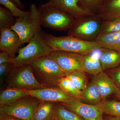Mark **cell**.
<instances>
[{
    "label": "cell",
    "mask_w": 120,
    "mask_h": 120,
    "mask_svg": "<svg viewBox=\"0 0 120 120\" xmlns=\"http://www.w3.org/2000/svg\"><path fill=\"white\" fill-rule=\"evenodd\" d=\"M55 104L54 118L57 120H85L71 110L65 108L60 103Z\"/></svg>",
    "instance_id": "cell-23"
},
{
    "label": "cell",
    "mask_w": 120,
    "mask_h": 120,
    "mask_svg": "<svg viewBox=\"0 0 120 120\" xmlns=\"http://www.w3.org/2000/svg\"><path fill=\"white\" fill-rule=\"evenodd\" d=\"M56 0H50L49 1H53Z\"/></svg>",
    "instance_id": "cell-37"
},
{
    "label": "cell",
    "mask_w": 120,
    "mask_h": 120,
    "mask_svg": "<svg viewBox=\"0 0 120 120\" xmlns=\"http://www.w3.org/2000/svg\"><path fill=\"white\" fill-rule=\"evenodd\" d=\"M103 114L120 117V102L114 100L102 101L99 104Z\"/></svg>",
    "instance_id": "cell-24"
},
{
    "label": "cell",
    "mask_w": 120,
    "mask_h": 120,
    "mask_svg": "<svg viewBox=\"0 0 120 120\" xmlns=\"http://www.w3.org/2000/svg\"><path fill=\"white\" fill-rule=\"evenodd\" d=\"M57 120V119H56V118H54L53 120Z\"/></svg>",
    "instance_id": "cell-38"
},
{
    "label": "cell",
    "mask_w": 120,
    "mask_h": 120,
    "mask_svg": "<svg viewBox=\"0 0 120 120\" xmlns=\"http://www.w3.org/2000/svg\"><path fill=\"white\" fill-rule=\"evenodd\" d=\"M52 51L43 40L41 33H37L28 45L19 49L18 55L12 58L11 62L15 67L30 64L41 57L49 55Z\"/></svg>",
    "instance_id": "cell-4"
},
{
    "label": "cell",
    "mask_w": 120,
    "mask_h": 120,
    "mask_svg": "<svg viewBox=\"0 0 120 120\" xmlns=\"http://www.w3.org/2000/svg\"><path fill=\"white\" fill-rule=\"evenodd\" d=\"M49 1L75 19L95 16L93 13L80 8L78 5L77 0H56Z\"/></svg>",
    "instance_id": "cell-14"
},
{
    "label": "cell",
    "mask_w": 120,
    "mask_h": 120,
    "mask_svg": "<svg viewBox=\"0 0 120 120\" xmlns=\"http://www.w3.org/2000/svg\"><path fill=\"white\" fill-rule=\"evenodd\" d=\"M30 64L39 82L45 87H58L59 80L66 76L57 62L49 54L38 58Z\"/></svg>",
    "instance_id": "cell-2"
},
{
    "label": "cell",
    "mask_w": 120,
    "mask_h": 120,
    "mask_svg": "<svg viewBox=\"0 0 120 120\" xmlns=\"http://www.w3.org/2000/svg\"><path fill=\"white\" fill-rule=\"evenodd\" d=\"M120 90V67L105 71Z\"/></svg>",
    "instance_id": "cell-31"
},
{
    "label": "cell",
    "mask_w": 120,
    "mask_h": 120,
    "mask_svg": "<svg viewBox=\"0 0 120 120\" xmlns=\"http://www.w3.org/2000/svg\"><path fill=\"white\" fill-rule=\"evenodd\" d=\"M29 11V17L16 19L15 23L11 28L19 36L22 45L28 43L35 34L41 32L38 8L35 4H31Z\"/></svg>",
    "instance_id": "cell-5"
},
{
    "label": "cell",
    "mask_w": 120,
    "mask_h": 120,
    "mask_svg": "<svg viewBox=\"0 0 120 120\" xmlns=\"http://www.w3.org/2000/svg\"><path fill=\"white\" fill-rule=\"evenodd\" d=\"M12 62H6L0 65V79L2 82L4 79L8 75L14 67Z\"/></svg>",
    "instance_id": "cell-30"
},
{
    "label": "cell",
    "mask_w": 120,
    "mask_h": 120,
    "mask_svg": "<svg viewBox=\"0 0 120 120\" xmlns=\"http://www.w3.org/2000/svg\"><path fill=\"white\" fill-rule=\"evenodd\" d=\"M16 22V18L8 9L0 7V29H11Z\"/></svg>",
    "instance_id": "cell-26"
},
{
    "label": "cell",
    "mask_w": 120,
    "mask_h": 120,
    "mask_svg": "<svg viewBox=\"0 0 120 120\" xmlns=\"http://www.w3.org/2000/svg\"><path fill=\"white\" fill-rule=\"evenodd\" d=\"M95 41L102 48L120 52V31L106 34H99Z\"/></svg>",
    "instance_id": "cell-17"
},
{
    "label": "cell",
    "mask_w": 120,
    "mask_h": 120,
    "mask_svg": "<svg viewBox=\"0 0 120 120\" xmlns=\"http://www.w3.org/2000/svg\"><path fill=\"white\" fill-rule=\"evenodd\" d=\"M42 38L53 50H60L84 54L101 49V46L95 41L83 40L68 35L57 37L41 32Z\"/></svg>",
    "instance_id": "cell-1"
},
{
    "label": "cell",
    "mask_w": 120,
    "mask_h": 120,
    "mask_svg": "<svg viewBox=\"0 0 120 120\" xmlns=\"http://www.w3.org/2000/svg\"><path fill=\"white\" fill-rule=\"evenodd\" d=\"M85 120H104L103 114L99 105H92L82 102L76 99L69 102L60 103Z\"/></svg>",
    "instance_id": "cell-10"
},
{
    "label": "cell",
    "mask_w": 120,
    "mask_h": 120,
    "mask_svg": "<svg viewBox=\"0 0 120 120\" xmlns=\"http://www.w3.org/2000/svg\"><path fill=\"white\" fill-rule=\"evenodd\" d=\"M30 64L14 66L7 78L9 87L26 90H33L45 87L39 82L35 76Z\"/></svg>",
    "instance_id": "cell-6"
},
{
    "label": "cell",
    "mask_w": 120,
    "mask_h": 120,
    "mask_svg": "<svg viewBox=\"0 0 120 120\" xmlns=\"http://www.w3.org/2000/svg\"><path fill=\"white\" fill-rule=\"evenodd\" d=\"M82 100L86 103L92 105H99L102 101L98 87L93 81L88 83L82 91Z\"/></svg>",
    "instance_id": "cell-19"
},
{
    "label": "cell",
    "mask_w": 120,
    "mask_h": 120,
    "mask_svg": "<svg viewBox=\"0 0 120 120\" xmlns=\"http://www.w3.org/2000/svg\"><path fill=\"white\" fill-rule=\"evenodd\" d=\"M102 22L103 20L95 16L75 19L68 31V34L83 40L97 38Z\"/></svg>",
    "instance_id": "cell-8"
},
{
    "label": "cell",
    "mask_w": 120,
    "mask_h": 120,
    "mask_svg": "<svg viewBox=\"0 0 120 120\" xmlns=\"http://www.w3.org/2000/svg\"><path fill=\"white\" fill-rule=\"evenodd\" d=\"M102 20L120 17V0H103L95 15Z\"/></svg>",
    "instance_id": "cell-15"
},
{
    "label": "cell",
    "mask_w": 120,
    "mask_h": 120,
    "mask_svg": "<svg viewBox=\"0 0 120 120\" xmlns=\"http://www.w3.org/2000/svg\"><path fill=\"white\" fill-rule=\"evenodd\" d=\"M56 103L41 101L37 107L32 120H53Z\"/></svg>",
    "instance_id": "cell-20"
},
{
    "label": "cell",
    "mask_w": 120,
    "mask_h": 120,
    "mask_svg": "<svg viewBox=\"0 0 120 120\" xmlns=\"http://www.w3.org/2000/svg\"><path fill=\"white\" fill-rule=\"evenodd\" d=\"M22 45L19 36L11 29H0V49L7 52L12 58L15 56L19 48Z\"/></svg>",
    "instance_id": "cell-12"
},
{
    "label": "cell",
    "mask_w": 120,
    "mask_h": 120,
    "mask_svg": "<svg viewBox=\"0 0 120 120\" xmlns=\"http://www.w3.org/2000/svg\"><path fill=\"white\" fill-rule=\"evenodd\" d=\"M104 120H120V117L109 116L104 118Z\"/></svg>",
    "instance_id": "cell-35"
},
{
    "label": "cell",
    "mask_w": 120,
    "mask_h": 120,
    "mask_svg": "<svg viewBox=\"0 0 120 120\" xmlns=\"http://www.w3.org/2000/svg\"><path fill=\"white\" fill-rule=\"evenodd\" d=\"M116 97H117V98H118L120 99V91L119 93H118V94L116 96Z\"/></svg>",
    "instance_id": "cell-36"
},
{
    "label": "cell",
    "mask_w": 120,
    "mask_h": 120,
    "mask_svg": "<svg viewBox=\"0 0 120 120\" xmlns=\"http://www.w3.org/2000/svg\"><path fill=\"white\" fill-rule=\"evenodd\" d=\"M41 26L56 30L68 31L75 22L71 15L52 2L41 4L38 8Z\"/></svg>",
    "instance_id": "cell-3"
},
{
    "label": "cell",
    "mask_w": 120,
    "mask_h": 120,
    "mask_svg": "<svg viewBox=\"0 0 120 120\" xmlns=\"http://www.w3.org/2000/svg\"></svg>",
    "instance_id": "cell-39"
},
{
    "label": "cell",
    "mask_w": 120,
    "mask_h": 120,
    "mask_svg": "<svg viewBox=\"0 0 120 120\" xmlns=\"http://www.w3.org/2000/svg\"><path fill=\"white\" fill-rule=\"evenodd\" d=\"M66 77L69 79L76 86L83 91L87 86V80L85 72L82 71H76L67 74Z\"/></svg>",
    "instance_id": "cell-25"
},
{
    "label": "cell",
    "mask_w": 120,
    "mask_h": 120,
    "mask_svg": "<svg viewBox=\"0 0 120 120\" xmlns=\"http://www.w3.org/2000/svg\"><path fill=\"white\" fill-rule=\"evenodd\" d=\"M92 81L98 87L102 101L113 95L116 96L120 92V89L105 71L94 75Z\"/></svg>",
    "instance_id": "cell-13"
},
{
    "label": "cell",
    "mask_w": 120,
    "mask_h": 120,
    "mask_svg": "<svg viewBox=\"0 0 120 120\" xmlns=\"http://www.w3.org/2000/svg\"><path fill=\"white\" fill-rule=\"evenodd\" d=\"M55 60L65 75L76 71H84L83 54L60 50H53L49 54Z\"/></svg>",
    "instance_id": "cell-9"
},
{
    "label": "cell",
    "mask_w": 120,
    "mask_h": 120,
    "mask_svg": "<svg viewBox=\"0 0 120 120\" xmlns=\"http://www.w3.org/2000/svg\"><path fill=\"white\" fill-rule=\"evenodd\" d=\"M80 8L95 15L103 0H77Z\"/></svg>",
    "instance_id": "cell-29"
},
{
    "label": "cell",
    "mask_w": 120,
    "mask_h": 120,
    "mask_svg": "<svg viewBox=\"0 0 120 120\" xmlns=\"http://www.w3.org/2000/svg\"><path fill=\"white\" fill-rule=\"evenodd\" d=\"M41 102L27 95L11 105H0V114L11 115L21 120H32Z\"/></svg>",
    "instance_id": "cell-7"
},
{
    "label": "cell",
    "mask_w": 120,
    "mask_h": 120,
    "mask_svg": "<svg viewBox=\"0 0 120 120\" xmlns=\"http://www.w3.org/2000/svg\"><path fill=\"white\" fill-rule=\"evenodd\" d=\"M17 5L19 8L24 9V5L20 1V0H12Z\"/></svg>",
    "instance_id": "cell-34"
},
{
    "label": "cell",
    "mask_w": 120,
    "mask_h": 120,
    "mask_svg": "<svg viewBox=\"0 0 120 120\" xmlns=\"http://www.w3.org/2000/svg\"><path fill=\"white\" fill-rule=\"evenodd\" d=\"M120 31V18L103 20L99 34H106Z\"/></svg>",
    "instance_id": "cell-28"
},
{
    "label": "cell",
    "mask_w": 120,
    "mask_h": 120,
    "mask_svg": "<svg viewBox=\"0 0 120 120\" xmlns=\"http://www.w3.org/2000/svg\"><path fill=\"white\" fill-rule=\"evenodd\" d=\"M24 90L28 95L41 101L62 103L69 102L75 99L59 87H45L36 90Z\"/></svg>",
    "instance_id": "cell-11"
},
{
    "label": "cell",
    "mask_w": 120,
    "mask_h": 120,
    "mask_svg": "<svg viewBox=\"0 0 120 120\" xmlns=\"http://www.w3.org/2000/svg\"><path fill=\"white\" fill-rule=\"evenodd\" d=\"M57 85L58 87L68 95L79 101H82V91L77 88L73 82L66 76L59 80Z\"/></svg>",
    "instance_id": "cell-22"
},
{
    "label": "cell",
    "mask_w": 120,
    "mask_h": 120,
    "mask_svg": "<svg viewBox=\"0 0 120 120\" xmlns=\"http://www.w3.org/2000/svg\"><path fill=\"white\" fill-rule=\"evenodd\" d=\"M27 95L23 89L9 87L0 91V105H11Z\"/></svg>",
    "instance_id": "cell-18"
},
{
    "label": "cell",
    "mask_w": 120,
    "mask_h": 120,
    "mask_svg": "<svg viewBox=\"0 0 120 120\" xmlns=\"http://www.w3.org/2000/svg\"><path fill=\"white\" fill-rule=\"evenodd\" d=\"M0 4L8 9L16 19L27 18L30 16V11L25 12L20 10L12 0H0Z\"/></svg>",
    "instance_id": "cell-27"
},
{
    "label": "cell",
    "mask_w": 120,
    "mask_h": 120,
    "mask_svg": "<svg viewBox=\"0 0 120 120\" xmlns=\"http://www.w3.org/2000/svg\"><path fill=\"white\" fill-rule=\"evenodd\" d=\"M82 63L84 71L90 75H95L103 71L100 59L91 53L83 55Z\"/></svg>",
    "instance_id": "cell-21"
},
{
    "label": "cell",
    "mask_w": 120,
    "mask_h": 120,
    "mask_svg": "<svg viewBox=\"0 0 120 120\" xmlns=\"http://www.w3.org/2000/svg\"><path fill=\"white\" fill-rule=\"evenodd\" d=\"M100 60L102 70L109 71L118 67L120 64V52L105 48L101 49Z\"/></svg>",
    "instance_id": "cell-16"
},
{
    "label": "cell",
    "mask_w": 120,
    "mask_h": 120,
    "mask_svg": "<svg viewBox=\"0 0 120 120\" xmlns=\"http://www.w3.org/2000/svg\"><path fill=\"white\" fill-rule=\"evenodd\" d=\"M0 120H21L13 116L8 115L0 114Z\"/></svg>",
    "instance_id": "cell-33"
},
{
    "label": "cell",
    "mask_w": 120,
    "mask_h": 120,
    "mask_svg": "<svg viewBox=\"0 0 120 120\" xmlns=\"http://www.w3.org/2000/svg\"><path fill=\"white\" fill-rule=\"evenodd\" d=\"M12 58H11L7 52H1L0 53V65L6 62H11Z\"/></svg>",
    "instance_id": "cell-32"
}]
</instances>
